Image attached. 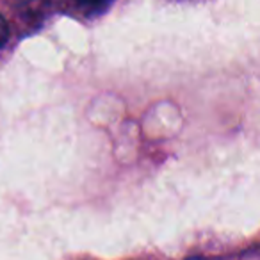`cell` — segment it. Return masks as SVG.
I'll return each mask as SVG.
<instances>
[{"mask_svg": "<svg viewBox=\"0 0 260 260\" xmlns=\"http://www.w3.org/2000/svg\"><path fill=\"white\" fill-rule=\"evenodd\" d=\"M77 2L82 6H89V8H104L111 0H77Z\"/></svg>", "mask_w": 260, "mask_h": 260, "instance_id": "obj_2", "label": "cell"}, {"mask_svg": "<svg viewBox=\"0 0 260 260\" xmlns=\"http://www.w3.org/2000/svg\"><path fill=\"white\" fill-rule=\"evenodd\" d=\"M9 38V25L4 20V16L0 15V47H4V43Z\"/></svg>", "mask_w": 260, "mask_h": 260, "instance_id": "obj_1", "label": "cell"}]
</instances>
